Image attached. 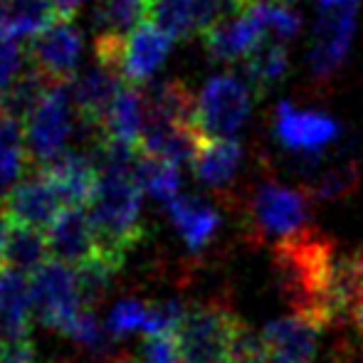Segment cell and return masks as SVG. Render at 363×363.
I'll list each match as a JSON object with an SVG mask.
<instances>
[{
	"instance_id": "603a6c76",
	"label": "cell",
	"mask_w": 363,
	"mask_h": 363,
	"mask_svg": "<svg viewBox=\"0 0 363 363\" xmlns=\"http://www.w3.org/2000/svg\"><path fill=\"white\" fill-rule=\"evenodd\" d=\"M242 65H245V79H247V84L252 86L257 96H264V91L272 89V84H277L289 67L287 43H279L274 38H264L242 60Z\"/></svg>"
},
{
	"instance_id": "e0dca14e",
	"label": "cell",
	"mask_w": 363,
	"mask_h": 363,
	"mask_svg": "<svg viewBox=\"0 0 363 363\" xmlns=\"http://www.w3.org/2000/svg\"><path fill=\"white\" fill-rule=\"evenodd\" d=\"M40 173L52 181L65 201V208H84L94 196L96 181H99V166L96 158L84 151H65L52 163L38 168Z\"/></svg>"
},
{
	"instance_id": "4dcf8cb0",
	"label": "cell",
	"mask_w": 363,
	"mask_h": 363,
	"mask_svg": "<svg viewBox=\"0 0 363 363\" xmlns=\"http://www.w3.org/2000/svg\"><path fill=\"white\" fill-rule=\"evenodd\" d=\"M67 336L72 341H77V344H79L82 349H86L89 354H96V356L109 354L111 341H114V336L109 334L106 324H101V321L96 319V314L91 309L82 311L79 319L74 321V326L67 331Z\"/></svg>"
},
{
	"instance_id": "7402d4cb",
	"label": "cell",
	"mask_w": 363,
	"mask_h": 363,
	"mask_svg": "<svg viewBox=\"0 0 363 363\" xmlns=\"http://www.w3.org/2000/svg\"><path fill=\"white\" fill-rule=\"evenodd\" d=\"M144 114H146L144 89L124 82L109 116H106L104 136L136 148L141 141V134H144Z\"/></svg>"
},
{
	"instance_id": "f1b7e54d",
	"label": "cell",
	"mask_w": 363,
	"mask_h": 363,
	"mask_svg": "<svg viewBox=\"0 0 363 363\" xmlns=\"http://www.w3.org/2000/svg\"><path fill=\"white\" fill-rule=\"evenodd\" d=\"M121 269L119 262L104 257V255H96L91 262H86L84 267L74 269L77 272V282H79V291L84 304L91 309L94 301H99L106 291L111 289V282H114L116 272Z\"/></svg>"
},
{
	"instance_id": "d6986e66",
	"label": "cell",
	"mask_w": 363,
	"mask_h": 363,
	"mask_svg": "<svg viewBox=\"0 0 363 363\" xmlns=\"http://www.w3.org/2000/svg\"><path fill=\"white\" fill-rule=\"evenodd\" d=\"M166 211L171 216L173 228L178 230V235L191 252H203L213 242L220 225V216L211 203H206L203 198L178 196L176 201L168 203Z\"/></svg>"
},
{
	"instance_id": "277c9868",
	"label": "cell",
	"mask_w": 363,
	"mask_h": 363,
	"mask_svg": "<svg viewBox=\"0 0 363 363\" xmlns=\"http://www.w3.org/2000/svg\"><path fill=\"white\" fill-rule=\"evenodd\" d=\"M250 114V89L233 74H218L196 101V131L203 139H233Z\"/></svg>"
},
{
	"instance_id": "7a4b0ae2",
	"label": "cell",
	"mask_w": 363,
	"mask_h": 363,
	"mask_svg": "<svg viewBox=\"0 0 363 363\" xmlns=\"http://www.w3.org/2000/svg\"><path fill=\"white\" fill-rule=\"evenodd\" d=\"M311 196L299 188L264 181L252 191L245 208V228L257 245L282 242L311 230Z\"/></svg>"
},
{
	"instance_id": "30bf717a",
	"label": "cell",
	"mask_w": 363,
	"mask_h": 363,
	"mask_svg": "<svg viewBox=\"0 0 363 363\" xmlns=\"http://www.w3.org/2000/svg\"><path fill=\"white\" fill-rule=\"evenodd\" d=\"M5 213L13 220V225L30 230L50 228L65 211V201L60 191L52 186L45 173L35 171L30 178H25L5 201Z\"/></svg>"
},
{
	"instance_id": "8fae6325",
	"label": "cell",
	"mask_w": 363,
	"mask_h": 363,
	"mask_svg": "<svg viewBox=\"0 0 363 363\" xmlns=\"http://www.w3.org/2000/svg\"><path fill=\"white\" fill-rule=\"evenodd\" d=\"M274 134L296 156H319L321 148L339 136V124L319 111H299L282 101L274 114Z\"/></svg>"
},
{
	"instance_id": "d590c367",
	"label": "cell",
	"mask_w": 363,
	"mask_h": 363,
	"mask_svg": "<svg viewBox=\"0 0 363 363\" xmlns=\"http://www.w3.org/2000/svg\"><path fill=\"white\" fill-rule=\"evenodd\" d=\"M10 233H13V220L8 218L5 208H0V264L5 262V250H8Z\"/></svg>"
},
{
	"instance_id": "44dd1931",
	"label": "cell",
	"mask_w": 363,
	"mask_h": 363,
	"mask_svg": "<svg viewBox=\"0 0 363 363\" xmlns=\"http://www.w3.org/2000/svg\"><path fill=\"white\" fill-rule=\"evenodd\" d=\"M3 8L8 38H35L57 23H72L65 18L62 0H3Z\"/></svg>"
},
{
	"instance_id": "7c38bea8",
	"label": "cell",
	"mask_w": 363,
	"mask_h": 363,
	"mask_svg": "<svg viewBox=\"0 0 363 363\" xmlns=\"http://www.w3.org/2000/svg\"><path fill=\"white\" fill-rule=\"evenodd\" d=\"M124 77L111 72V69L101 67V65H89L82 74L74 77L72 82V104L84 121L89 131L104 139V124L109 116L111 106H114L116 96H119L121 86H124Z\"/></svg>"
},
{
	"instance_id": "cb8c5ba5",
	"label": "cell",
	"mask_w": 363,
	"mask_h": 363,
	"mask_svg": "<svg viewBox=\"0 0 363 363\" xmlns=\"http://www.w3.org/2000/svg\"><path fill=\"white\" fill-rule=\"evenodd\" d=\"M28 166L30 156L25 146V126L18 121L0 119V208L23 183L20 178Z\"/></svg>"
},
{
	"instance_id": "f546056e",
	"label": "cell",
	"mask_w": 363,
	"mask_h": 363,
	"mask_svg": "<svg viewBox=\"0 0 363 363\" xmlns=\"http://www.w3.org/2000/svg\"><path fill=\"white\" fill-rule=\"evenodd\" d=\"M106 329L114 339L136 334V331L151 336V304H144L139 299H121L111 309L109 319H106Z\"/></svg>"
},
{
	"instance_id": "74e56055",
	"label": "cell",
	"mask_w": 363,
	"mask_h": 363,
	"mask_svg": "<svg viewBox=\"0 0 363 363\" xmlns=\"http://www.w3.org/2000/svg\"><path fill=\"white\" fill-rule=\"evenodd\" d=\"M321 8H334V5H344V3H351V0H319Z\"/></svg>"
},
{
	"instance_id": "e575fe53",
	"label": "cell",
	"mask_w": 363,
	"mask_h": 363,
	"mask_svg": "<svg viewBox=\"0 0 363 363\" xmlns=\"http://www.w3.org/2000/svg\"><path fill=\"white\" fill-rule=\"evenodd\" d=\"M0 363H35V351L30 341L23 344H8L0 351Z\"/></svg>"
},
{
	"instance_id": "52a82bcc",
	"label": "cell",
	"mask_w": 363,
	"mask_h": 363,
	"mask_svg": "<svg viewBox=\"0 0 363 363\" xmlns=\"http://www.w3.org/2000/svg\"><path fill=\"white\" fill-rule=\"evenodd\" d=\"M69 111H72L69 84L52 86L25 121V146H28L30 163H38V168H43L67 151L65 146L72 134Z\"/></svg>"
},
{
	"instance_id": "484cf974",
	"label": "cell",
	"mask_w": 363,
	"mask_h": 363,
	"mask_svg": "<svg viewBox=\"0 0 363 363\" xmlns=\"http://www.w3.org/2000/svg\"><path fill=\"white\" fill-rule=\"evenodd\" d=\"M139 156H136V178H139L141 188L151 193L156 201H161L163 206H168L171 201H176L181 196V173L178 166L156 158L151 153L136 148Z\"/></svg>"
},
{
	"instance_id": "f35d334b",
	"label": "cell",
	"mask_w": 363,
	"mask_h": 363,
	"mask_svg": "<svg viewBox=\"0 0 363 363\" xmlns=\"http://www.w3.org/2000/svg\"><path fill=\"white\" fill-rule=\"evenodd\" d=\"M331 363H356V359H354V356H349V354H339Z\"/></svg>"
},
{
	"instance_id": "6da1fadb",
	"label": "cell",
	"mask_w": 363,
	"mask_h": 363,
	"mask_svg": "<svg viewBox=\"0 0 363 363\" xmlns=\"http://www.w3.org/2000/svg\"><path fill=\"white\" fill-rule=\"evenodd\" d=\"M336 252L339 247L334 240L316 228L282 240L272 247L279 294L296 316H304L316 326H321V301Z\"/></svg>"
},
{
	"instance_id": "8992f818",
	"label": "cell",
	"mask_w": 363,
	"mask_h": 363,
	"mask_svg": "<svg viewBox=\"0 0 363 363\" xmlns=\"http://www.w3.org/2000/svg\"><path fill=\"white\" fill-rule=\"evenodd\" d=\"M257 0H148V20L171 38L211 33L216 25L245 13Z\"/></svg>"
},
{
	"instance_id": "d4e9b609",
	"label": "cell",
	"mask_w": 363,
	"mask_h": 363,
	"mask_svg": "<svg viewBox=\"0 0 363 363\" xmlns=\"http://www.w3.org/2000/svg\"><path fill=\"white\" fill-rule=\"evenodd\" d=\"M48 238L40 230L20 228L13 225V233L8 240V250H5V267H13L18 272L33 277L35 272L45 267L50 262L48 259Z\"/></svg>"
},
{
	"instance_id": "ffe728a7",
	"label": "cell",
	"mask_w": 363,
	"mask_h": 363,
	"mask_svg": "<svg viewBox=\"0 0 363 363\" xmlns=\"http://www.w3.org/2000/svg\"><path fill=\"white\" fill-rule=\"evenodd\" d=\"M240 163H242V146L235 139H203L201 136L191 168L201 183L223 191L233 183Z\"/></svg>"
},
{
	"instance_id": "ab89813d",
	"label": "cell",
	"mask_w": 363,
	"mask_h": 363,
	"mask_svg": "<svg viewBox=\"0 0 363 363\" xmlns=\"http://www.w3.org/2000/svg\"><path fill=\"white\" fill-rule=\"evenodd\" d=\"M272 3L284 5V8H291V3H296V0H272Z\"/></svg>"
},
{
	"instance_id": "83f0119b",
	"label": "cell",
	"mask_w": 363,
	"mask_h": 363,
	"mask_svg": "<svg viewBox=\"0 0 363 363\" xmlns=\"http://www.w3.org/2000/svg\"><path fill=\"white\" fill-rule=\"evenodd\" d=\"M96 18L101 33L129 35L136 25L148 20V0H99Z\"/></svg>"
},
{
	"instance_id": "836d02e7",
	"label": "cell",
	"mask_w": 363,
	"mask_h": 363,
	"mask_svg": "<svg viewBox=\"0 0 363 363\" xmlns=\"http://www.w3.org/2000/svg\"><path fill=\"white\" fill-rule=\"evenodd\" d=\"M141 363H181L173 336H146L141 346Z\"/></svg>"
},
{
	"instance_id": "4316f807",
	"label": "cell",
	"mask_w": 363,
	"mask_h": 363,
	"mask_svg": "<svg viewBox=\"0 0 363 363\" xmlns=\"http://www.w3.org/2000/svg\"><path fill=\"white\" fill-rule=\"evenodd\" d=\"M359 183H361V166L356 161H344L331 166L329 171H316L304 191L311 196V201L334 203L341 201V198L354 196L359 191Z\"/></svg>"
},
{
	"instance_id": "ba28073f",
	"label": "cell",
	"mask_w": 363,
	"mask_h": 363,
	"mask_svg": "<svg viewBox=\"0 0 363 363\" xmlns=\"http://www.w3.org/2000/svg\"><path fill=\"white\" fill-rule=\"evenodd\" d=\"M356 10L359 0H351L334 8H321V15L316 18L309 45V72L319 84H329L346 60L349 45L354 40Z\"/></svg>"
},
{
	"instance_id": "9a60e30c",
	"label": "cell",
	"mask_w": 363,
	"mask_h": 363,
	"mask_svg": "<svg viewBox=\"0 0 363 363\" xmlns=\"http://www.w3.org/2000/svg\"><path fill=\"white\" fill-rule=\"evenodd\" d=\"M321 326L304 316H282L264 326L262 344L274 363H314Z\"/></svg>"
},
{
	"instance_id": "3957f363",
	"label": "cell",
	"mask_w": 363,
	"mask_h": 363,
	"mask_svg": "<svg viewBox=\"0 0 363 363\" xmlns=\"http://www.w3.org/2000/svg\"><path fill=\"white\" fill-rule=\"evenodd\" d=\"M245 324L220 304L193 306L176 331L181 363H233Z\"/></svg>"
},
{
	"instance_id": "60d3db41",
	"label": "cell",
	"mask_w": 363,
	"mask_h": 363,
	"mask_svg": "<svg viewBox=\"0 0 363 363\" xmlns=\"http://www.w3.org/2000/svg\"><path fill=\"white\" fill-rule=\"evenodd\" d=\"M269 363H274V361H272V359H269Z\"/></svg>"
},
{
	"instance_id": "d6a6232c",
	"label": "cell",
	"mask_w": 363,
	"mask_h": 363,
	"mask_svg": "<svg viewBox=\"0 0 363 363\" xmlns=\"http://www.w3.org/2000/svg\"><path fill=\"white\" fill-rule=\"evenodd\" d=\"M23 50L18 48L15 38L0 35V94L23 72Z\"/></svg>"
},
{
	"instance_id": "5bb4252c",
	"label": "cell",
	"mask_w": 363,
	"mask_h": 363,
	"mask_svg": "<svg viewBox=\"0 0 363 363\" xmlns=\"http://www.w3.org/2000/svg\"><path fill=\"white\" fill-rule=\"evenodd\" d=\"M48 247L57 262L67 267H84L99 255L94 225L84 208H65L62 216L48 228Z\"/></svg>"
},
{
	"instance_id": "1f68e13d",
	"label": "cell",
	"mask_w": 363,
	"mask_h": 363,
	"mask_svg": "<svg viewBox=\"0 0 363 363\" xmlns=\"http://www.w3.org/2000/svg\"><path fill=\"white\" fill-rule=\"evenodd\" d=\"M262 18L267 38H274L279 43H289L301 28V20L294 10L272 3V0H262Z\"/></svg>"
},
{
	"instance_id": "5b68a950",
	"label": "cell",
	"mask_w": 363,
	"mask_h": 363,
	"mask_svg": "<svg viewBox=\"0 0 363 363\" xmlns=\"http://www.w3.org/2000/svg\"><path fill=\"white\" fill-rule=\"evenodd\" d=\"M30 284H33L35 311L48 329L67 336L82 311L89 309L82 299L77 272L57 259H50L40 272H35L30 277Z\"/></svg>"
},
{
	"instance_id": "9c48e42d",
	"label": "cell",
	"mask_w": 363,
	"mask_h": 363,
	"mask_svg": "<svg viewBox=\"0 0 363 363\" xmlns=\"http://www.w3.org/2000/svg\"><path fill=\"white\" fill-rule=\"evenodd\" d=\"M25 62L52 86L72 84L82 52V35L72 23H57L35 35L25 48Z\"/></svg>"
},
{
	"instance_id": "4fadbf2b",
	"label": "cell",
	"mask_w": 363,
	"mask_h": 363,
	"mask_svg": "<svg viewBox=\"0 0 363 363\" xmlns=\"http://www.w3.org/2000/svg\"><path fill=\"white\" fill-rule=\"evenodd\" d=\"M264 38H267V30L262 18V0H257L245 13L225 20L203 35V45H206V52L218 62H235L247 57Z\"/></svg>"
},
{
	"instance_id": "ac0fdd59",
	"label": "cell",
	"mask_w": 363,
	"mask_h": 363,
	"mask_svg": "<svg viewBox=\"0 0 363 363\" xmlns=\"http://www.w3.org/2000/svg\"><path fill=\"white\" fill-rule=\"evenodd\" d=\"M173 38L163 33L156 23L144 20L126 35V52H124V79L129 84L139 86L148 77L156 72L166 60Z\"/></svg>"
},
{
	"instance_id": "2e32d148",
	"label": "cell",
	"mask_w": 363,
	"mask_h": 363,
	"mask_svg": "<svg viewBox=\"0 0 363 363\" xmlns=\"http://www.w3.org/2000/svg\"><path fill=\"white\" fill-rule=\"evenodd\" d=\"M33 311V284L28 274L0 264V341L3 346L30 341L28 331Z\"/></svg>"
},
{
	"instance_id": "8d00e7d4",
	"label": "cell",
	"mask_w": 363,
	"mask_h": 363,
	"mask_svg": "<svg viewBox=\"0 0 363 363\" xmlns=\"http://www.w3.org/2000/svg\"><path fill=\"white\" fill-rule=\"evenodd\" d=\"M354 324H356V329H359V334H361V339H363V304L359 306V309H356Z\"/></svg>"
}]
</instances>
